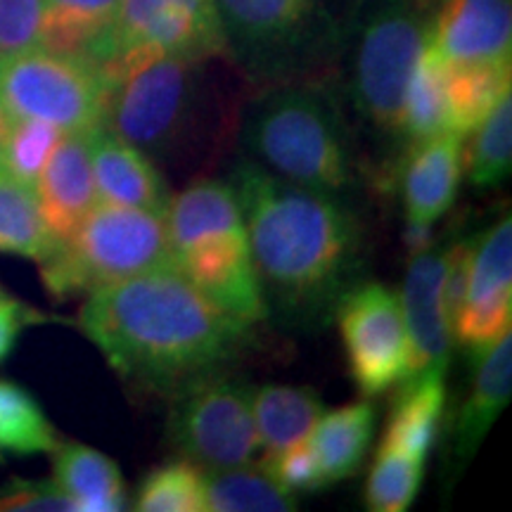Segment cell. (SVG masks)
Wrapping results in <instances>:
<instances>
[{"label": "cell", "mask_w": 512, "mask_h": 512, "mask_svg": "<svg viewBox=\"0 0 512 512\" xmlns=\"http://www.w3.org/2000/svg\"><path fill=\"white\" fill-rule=\"evenodd\" d=\"M79 328L124 380L178 394L238 354L249 325L171 264L93 290Z\"/></svg>", "instance_id": "1"}, {"label": "cell", "mask_w": 512, "mask_h": 512, "mask_svg": "<svg viewBox=\"0 0 512 512\" xmlns=\"http://www.w3.org/2000/svg\"><path fill=\"white\" fill-rule=\"evenodd\" d=\"M226 57L249 79L306 81L349 38L354 10L339 0H214Z\"/></svg>", "instance_id": "5"}, {"label": "cell", "mask_w": 512, "mask_h": 512, "mask_svg": "<svg viewBox=\"0 0 512 512\" xmlns=\"http://www.w3.org/2000/svg\"><path fill=\"white\" fill-rule=\"evenodd\" d=\"M264 470L290 494H311L328 486L309 439L264 458Z\"/></svg>", "instance_id": "36"}, {"label": "cell", "mask_w": 512, "mask_h": 512, "mask_svg": "<svg viewBox=\"0 0 512 512\" xmlns=\"http://www.w3.org/2000/svg\"><path fill=\"white\" fill-rule=\"evenodd\" d=\"M446 64V62H444ZM510 62L446 64V95L451 131L467 136L510 93Z\"/></svg>", "instance_id": "25"}, {"label": "cell", "mask_w": 512, "mask_h": 512, "mask_svg": "<svg viewBox=\"0 0 512 512\" xmlns=\"http://www.w3.org/2000/svg\"><path fill=\"white\" fill-rule=\"evenodd\" d=\"M216 57L136 55L112 69L100 126L143 150L171 159L195 150L216 107L211 62Z\"/></svg>", "instance_id": "3"}, {"label": "cell", "mask_w": 512, "mask_h": 512, "mask_svg": "<svg viewBox=\"0 0 512 512\" xmlns=\"http://www.w3.org/2000/svg\"><path fill=\"white\" fill-rule=\"evenodd\" d=\"M140 512H204V472L190 460L166 463L140 484L136 505Z\"/></svg>", "instance_id": "34"}, {"label": "cell", "mask_w": 512, "mask_h": 512, "mask_svg": "<svg viewBox=\"0 0 512 512\" xmlns=\"http://www.w3.org/2000/svg\"><path fill=\"white\" fill-rule=\"evenodd\" d=\"M430 12L418 0H358L351 19L349 95L368 126L401 138L408 83L427 46Z\"/></svg>", "instance_id": "6"}, {"label": "cell", "mask_w": 512, "mask_h": 512, "mask_svg": "<svg viewBox=\"0 0 512 512\" xmlns=\"http://www.w3.org/2000/svg\"><path fill=\"white\" fill-rule=\"evenodd\" d=\"M448 131H451V112H448L446 95V64L425 46L403 102L401 138L418 143Z\"/></svg>", "instance_id": "29"}, {"label": "cell", "mask_w": 512, "mask_h": 512, "mask_svg": "<svg viewBox=\"0 0 512 512\" xmlns=\"http://www.w3.org/2000/svg\"><path fill=\"white\" fill-rule=\"evenodd\" d=\"M107 93L110 76L83 53L41 46L0 55V98L12 119L91 131L100 126Z\"/></svg>", "instance_id": "8"}, {"label": "cell", "mask_w": 512, "mask_h": 512, "mask_svg": "<svg viewBox=\"0 0 512 512\" xmlns=\"http://www.w3.org/2000/svg\"><path fill=\"white\" fill-rule=\"evenodd\" d=\"M86 55L107 72L136 55L226 57V41L214 0H119Z\"/></svg>", "instance_id": "9"}, {"label": "cell", "mask_w": 512, "mask_h": 512, "mask_svg": "<svg viewBox=\"0 0 512 512\" xmlns=\"http://www.w3.org/2000/svg\"><path fill=\"white\" fill-rule=\"evenodd\" d=\"M91 162L100 202L166 214L169 188L152 157L143 150L128 145L107 128L95 126L91 131Z\"/></svg>", "instance_id": "18"}, {"label": "cell", "mask_w": 512, "mask_h": 512, "mask_svg": "<svg viewBox=\"0 0 512 512\" xmlns=\"http://www.w3.org/2000/svg\"><path fill=\"white\" fill-rule=\"evenodd\" d=\"M46 316L41 311H36L34 306L19 302L10 294L8 299L0 302V363L10 356V351L15 349L19 335L29 325H41L46 323Z\"/></svg>", "instance_id": "39"}, {"label": "cell", "mask_w": 512, "mask_h": 512, "mask_svg": "<svg viewBox=\"0 0 512 512\" xmlns=\"http://www.w3.org/2000/svg\"><path fill=\"white\" fill-rule=\"evenodd\" d=\"M418 3H422V5H432V3H437V0H418Z\"/></svg>", "instance_id": "43"}, {"label": "cell", "mask_w": 512, "mask_h": 512, "mask_svg": "<svg viewBox=\"0 0 512 512\" xmlns=\"http://www.w3.org/2000/svg\"><path fill=\"white\" fill-rule=\"evenodd\" d=\"M247 152L273 176L342 195L354 183L349 131L337 102L311 81L275 83L242 124Z\"/></svg>", "instance_id": "4"}, {"label": "cell", "mask_w": 512, "mask_h": 512, "mask_svg": "<svg viewBox=\"0 0 512 512\" xmlns=\"http://www.w3.org/2000/svg\"><path fill=\"white\" fill-rule=\"evenodd\" d=\"M74 503L55 479H10L0 489V512H72Z\"/></svg>", "instance_id": "37"}, {"label": "cell", "mask_w": 512, "mask_h": 512, "mask_svg": "<svg viewBox=\"0 0 512 512\" xmlns=\"http://www.w3.org/2000/svg\"><path fill=\"white\" fill-rule=\"evenodd\" d=\"M375 432L373 403L358 401L320 415L309 434L320 470L328 484L342 482L361 470Z\"/></svg>", "instance_id": "23"}, {"label": "cell", "mask_w": 512, "mask_h": 512, "mask_svg": "<svg viewBox=\"0 0 512 512\" xmlns=\"http://www.w3.org/2000/svg\"><path fill=\"white\" fill-rule=\"evenodd\" d=\"M53 479L72 498L74 510L119 512L126 508V489L119 465L105 453L83 444H57Z\"/></svg>", "instance_id": "22"}, {"label": "cell", "mask_w": 512, "mask_h": 512, "mask_svg": "<svg viewBox=\"0 0 512 512\" xmlns=\"http://www.w3.org/2000/svg\"><path fill=\"white\" fill-rule=\"evenodd\" d=\"M55 242L43 221L36 190L0 174V254L43 261Z\"/></svg>", "instance_id": "27"}, {"label": "cell", "mask_w": 512, "mask_h": 512, "mask_svg": "<svg viewBox=\"0 0 512 512\" xmlns=\"http://www.w3.org/2000/svg\"><path fill=\"white\" fill-rule=\"evenodd\" d=\"M0 174H3V166H0Z\"/></svg>", "instance_id": "44"}, {"label": "cell", "mask_w": 512, "mask_h": 512, "mask_svg": "<svg viewBox=\"0 0 512 512\" xmlns=\"http://www.w3.org/2000/svg\"><path fill=\"white\" fill-rule=\"evenodd\" d=\"M512 325V219L503 216L475 240L470 285L453 325V342L477 361Z\"/></svg>", "instance_id": "12"}, {"label": "cell", "mask_w": 512, "mask_h": 512, "mask_svg": "<svg viewBox=\"0 0 512 512\" xmlns=\"http://www.w3.org/2000/svg\"><path fill=\"white\" fill-rule=\"evenodd\" d=\"M465 169V143L460 133L411 143L401 174L403 204L411 226L432 228L456 202Z\"/></svg>", "instance_id": "16"}, {"label": "cell", "mask_w": 512, "mask_h": 512, "mask_svg": "<svg viewBox=\"0 0 512 512\" xmlns=\"http://www.w3.org/2000/svg\"><path fill=\"white\" fill-rule=\"evenodd\" d=\"M444 273L446 249H425L413 254L403 280L399 302L411 342V375L448 366L453 330L444 309Z\"/></svg>", "instance_id": "15"}, {"label": "cell", "mask_w": 512, "mask_h": 512, "mask_svg": "<svg viewBox=\"0 0 512 512\" xmlns=\"http://www.w3.org/2000/svg\"><path fill=\"white\" fill-rule=\"evenodd\" d=\"M174 264L211 302L240 323L254 325L268 316V302L256 275L247 230L195 242L174 254Z\"/></svg>", "instance_id": "13"}, {"label": "cell", "mask_w": 512, "mask_h": 512, "mask_svg": "<svg viewBox=\"0 0 512 512\" xmlns=\"http://www.w3.org/2000/svg\"><path fill=\"white\" fill-rule=\"evenodd\" d=\"M425 458L380 444L366 484V505L373 512H406L420 494Z\"/></svg>", "instance_id": "31"}, {"label": "cell", "mask_w": 512, "mask_h": 512, "mask_svg": "<svg viewBox=\"0 0 512 512\" xmlns=\"http://www.w3.org/2000/svg\"><path fill=\"white\" fill-rule=\"evenodd\" d=\"M406 245H408V249H411V254H420V252H425V249H430V245H432V228L411 226V223H408Z\"/></svg>", "instance_id": "40"}, {"label": "cell", "mask_w": 512, "mask_h": 512, "mask_svg": "<svg viewBox=\"0 0 512 512\" xmlns=\"http://www.w3.org/2000/svg\"><path fill=\"white\" fill-rule=\"evenodd\" d=\"M252 408L256 437L266 458L309 439L311 430L323 415V401L313 389L287 387V384L261 387L254 394Z\"/></svg>", "instance_id": "24"}, {"label": "cell", "mask_w": 512, "mask_h": 512, "mask_svg": "<svg viewBox=\"0 0 512 512\" xmlns=\"http://www.w3.org/2000/svg\"><path fill=\"white\" fill-rule=\"evenodd\" d=\"M427 48L446 64L510 62L512 0H437Z\"/></svg>", "instance_id": "14"}, {"label": "cell", "mask_w": 512, "mask_h": 512, "mask_svg": "<svg viewBox=\"0 0 512 512\" xmlns=\"http://www.w3.org/2000/svg\"><path fill=\"white\" fill-rule=\"evenodd\" d=\"M252 389L233 377L209 375L178 392L169 439L204 470L249 465L259 448Z\"/></svg>", "instance_id": "10"}, {"label": "cell", "mask_w": 512, "mask_h": 512, "mask_svg": "<svg viewBox=\"0 0 512 512\" xmlns=\"http://www.w3.org/2000/svg\"><path fill=\"white\" fill-rule=\"evenodd\" d=\"M12 121H15V119H12V114L8 112V107H5L3 98H0V145H3L5 138H8Z\"/></svg>", "instance_id": "41"}, {"label": "cell", "mask_w": 512, "mask_h": 512, "mask_svg": "<svg viewBox=\"0 0 512 512\" xmlns=\"http://www.w3.org/2000/svg\"><path fill=\"white\" fill-rule=\"evenodd\" d=\"M8 297H10V294H8V292H5V290H3V287H0V302H3V299H8Z\"/></svg>", "instance_id": "42"}, {"label": "cell", "mask_w": 512, "mask_h": 512, "mask_svg": "<svg viewBox=\"0 0 512 512\" xmlns=\"http://www.w3.org/2000/svg\"><path fill=\"white\" fill-rule=\"evenodd\" d=\"M446 368L434 366L403 380L382 444L427 458L441 432L446 408Z\"/></svg>", "instance_id": "21"}, {"label": "cell", "mask_w": 512, "mask_h": 512, "mask_svg": "<svg viewBox=\"0 0 512 512\" xmlns=\"http://www.w3.org/2000/svg\"><path fill=\"white\" fill-rule=\"evenodd\" d=\"M475 380L470 394L460 406L458 420L453 425V456L458 463H467L482 446L486 432L491 430L498 415L508 406L512 394V335H505L477 358Z\"/></svg>", "instance_id": "19"}, {"label": "cell", "mask_w": 512, "mask_h": 512, "mask_svg": "<svg viewBox=\"0 0 512 512\" xmlns=\"http://www.w3.org/2000/svg\"><path fill=\"white\" fill-rule=\"evenodd\" d=\"M46 0H0V55L46 46Z\"/></svg>", "instance_id": "35"}, {"label": "cell", "mask_w": 512, "mask_h": 512, "mask_svg": "<svg viewBox=\"0 0 512 512\" xmlns=\"http://www.w3.org/2000/svg\"><path fill=\"white\" fill-rule=\"evenodd\" d=\"M38 264L46 290L67 299L150 268L171 266L174 254L162 214L98 202Z\"/></svg>", "instance_id": "7"}, {"label": "cell", "mask_w": 512, "mask_h": 512, "mask_svg": "<svg viewBox=\"0 0 512 512\" xmlns=\"http://www.w3.org/2000/svg\"><path fill=\"white\" fill-rule=\"evenodd\" d=\"M475 140L465 150L467 178L475 188H496L512 169V98L498 102L475 131Z\"/></svg>", "instance_id": "30"}, {"label": "cell", "mask_w": 512, "mask_h": 512, "mask_svg": "<svg viewBox=\"0 0 512 512\" xmlns=\"http://www.w3.org/2000/svg\"><path fill=\"white\" fill-rule=\"evenodd\" d=\"M204 510L211 512H292L297 496L283 489L264 467H226L204 475Z\"/></svg>", "instance_id": "26"}, {"label": "cell", "mask_w": 512, "mask_h": 512, "mask_svg": "<svg viewBox=\"0 0 512 512\" xmlns=\"http://www.w3.org/2000/svg\"><path fill=\"white\" fill-rule=\"evenodd\" d=\"M335 313L358 392L377 396L411 375V342L399 294L380 283L349 287Z\"/></svg>", "instance_id": "11"}, {"label": "cell", "mask_w": 512, "mask_h": 512, "mask_svg": "<svg viewBox=\"0 0 512 512\" xmlns=\"http://www.w3.org/2000/svg\"><path fill=\"white\" fill-rule=\"evenodd\" d=\"M60 437L29 389L0 380V458L53 453Z\"/></svg>", "instance_id": "28"}, {"label": "cell", "mask_w": 512, "mask_h": 512, "mask_svg": "<svg viewBox=\"0 0 512 512\" xmlns=\"http://www.w3.org/2000/svg\"><path fill=\"white\" fill-rule=\"evenodd\" d=\"M472 252L475 240H460L451 249H446V273H444V309L448 325H456V318L463 309L467 285H470Z\"/></svg>", "instance_id": "38"}, {"label": "cell", "mask_w": 512, "mask_h": 512, "mask_svg": "<svg viewBox=\"0 0 512 512\" xmlns=\"http://www.w3.org/2000/svg\"><path fill=\"white\" fill-rule=\"evenodd\" d=\"M117 8L119 0H46V46L86 55Z\"/></svg>", "instance_id": "32"}, {"label": "cell", "mask_w": 512, "mask_h": 512, "mask_svg": "<svg viewBox=\"0 0 512 512\" xmlns=\"http://www.w3.org/2000/svg\"><path fill=\"white\" fill-rule=\"evenodd\" d=\"M91 131L64 133L36 183L38 207L55 240L72 233L100 202L93 178Z\"/></svg>", "instance_id": "17"}, {"label": "cell", "mask_w": 512, "mask_h": 512, "mask_svg": "<svg viewBox=\"0 0 512 512\" xmlns=\"http://www.w3.org/2000/svg\"><path fill=\"white\" fill-rule=\"evenodd\" d=\"M64 128L38 119H15L8 138L0 145V166L3 174L36 190L41 171L46 169L50 155L64 138Z\"/></svg>", "instance_id": "33"}, {"label": "cell", "mask_w": 512, "mask_h": 512, "mask_svg": "<svg viewBox=\"0 0 512 512\" xmlns=\"http://www.w3.org/2000/svg\"><path fill=\"white\" fill-rule=\"evenodd\" d=\"M171 254L214 235L245 233L242 207L233 183L197 181L171 197L164 214Z\"/></svg>", "instance_id": "20"}, {"label": "cell", "mask_w": 512, "mask_h": 512, "mask_svg": "<svg viewBox=\"0 0 512 512\" xmlns=\"http://www.w3.org/2000/svg\"><path fill=\"white\" fill-rule=\"evenodd\" d=\"M249 249L268 311L316 320L351 287L361 233L337 195L309 190L242 159L233 169Z\"/></svg>", "instance_id": "2"}]
</instances>
